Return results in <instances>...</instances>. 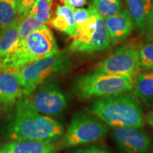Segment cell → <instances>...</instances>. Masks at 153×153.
Instances as JSON below:
<instances>
[{
    "label": "cell",
    "mask_w": 153,
    "mask_h": 153,
    "mask_svg": "<svg viewBox=\"0 0 153 153\" xmlns=\"http://www.w3.org/2000/svg\"><path fill=\"white\" fill-rule=\"evenodd\" d=\"M63 126L50 116L32 110L21 98L5 128L11 140H56L64 134Z\"/></svg>",
    "instance_id": "6da1fadb"
},
{
    "label": "cell",
    "mask_w": 153,
    "mask_h": 153,
    "mask_svg": "<svg viewBox=\"0 0 153 153\" xmlns=\"http://www.w3.org/2000/svg\"><path fill=\"white\" fill-rule=\"evenodd\" d=\"M89 110L111 127L140 128L145 123L140 101L128 93L101 97L91 105Z\"/></svg>",
    "instance_id": "7a4b0ae2"
},
{
    "label": "cell",
    "mask_w": 153,
    "mask_h": 153,
    "mask_svg": "<svg viewBox=\"0 0 153 153\" xmlns=\"http://www.w3.org/2000/svg\"><path fill=\"white\" fill-rule=\"evenodd\" d=\"M131 76L109 75L92 73L80 76L74 80L73 91L81 99L127 93L133 88Z\"/></svg>",
    "instance_id": "3957f363"
},
{
    "label": "cell",
    "mask_w": 153,
    "mask_h": 153,
    "mask_svg": "<svg viewBox=\"0 0 153 153\" xmlns=\"http://www.w3.org/2000/svg\"><path fill=\"white\" fill-rule=\"evenodd\" d=\"M68 57L63 52L53 56L26 65L14 72L16 74L24 90V96H28L40 85L57 74L68 71Z\"/></svg>",
    "instance_id": "277c9868"
},
{
    "label": "cell",
    "mask_w": 153,
    "mask_h": 153,
    "mask_svg": "<svg viewBox=\"0 0 153 153\" xmlns=\"http://www.w3.org/2000/svg\"><path fill=\"white\" fill-rule=\"evenodd\" d=\"M108 131L106 124L94 115L76 113L59 140V147L62 149L97 142L104 138Z\"/></svg>",
    "instance_id": "5b68a950"
},
{
    "label": "cell",
    "mask_w": 153,
    "mask_h": 153,
    "mask_svg": "<svg viewBox=\"0 0 153 153\" xmlns=\"http://www.w3.org/2000/svg\"><path fill=\"white\" fill-rule=\"evenodd\" d=\"M140 68L139 51L133 45L127 43L97 64L93 73L134 77Z\"/></svg>",
    "instance_id": "8992f818"
},
{
    "label": "cell",
    "mask_w": 153,
    "mask_h": 153,
    "mask_svg": "<svg viewBox=\"0 0 153 153\" xmlns=\"http://www.w3.org/2000/svg\"><path fill=\"white\" fill-rule=\"evenodd\" d=\"M22 99L32 110L47 116L61 114L68 103V97L54 84L43 86Z\"/></svg>",
    "instance_id": "52a82bcc"
},
{
    "label": "cell",
    "mask_w": 153,
    "mask_h": 153,
    "mask_svg": "<svg viewBox=\"0 0 153 153\" xmlns=\"http://www.w3.org/2000/svg\"><path fill=\"white\" fill-rule=\"evenodd\" d=\"M111 136L123 153H147L152 143L148 133L135 128H114Z\"/></svg>",
    "instance_id": "ba28073f"
},
{
    "label": "cell",
    "mask_w": 153,
    "mask_h": 153,
    "mask_svg": "<svg viewBox=\"0 0 153 153\" xmlns=\"http://www.w3.org/2000/svg\"><path fill=\"white\" fill-rule=\"evenodd\" d=\"M56 140H11L0 144V153H57L60 150Z\"/></svg>",
    "instance_id": "9c48e42d"
},
{
    "label": "cell",
    "mask_w": 153,
    "mask_h": 153,
    "mask_svg": "<svg viewBox=\"0 0 153 153\" xmlns=\"http://www.w3.org/2000/svg\"><path fill=\"white\" fill-rule=\"evenodd\" d=\"M24 97L19 77L14 72H0V107H9Z\"/></svg>",
    "instance_id": "30bf717a"
},
{
    "label": "cell",
    "mask_w": 153,
    "mask_h": 153,
    "mask_svg": "<svg viewBox=\"0 0 153 153\" xmlns=\"http://www.w3.org/2000/svg\"><path fill=\"white\" fill-rule=\"evenodd\" d=\"M105 21L113 44L120 43L128 37L133 32L135 24L127 9L120 11Z\"/></svg>",
    "instance_id": "8fae6325"
},
{
    "label": "cell",
    "mask_w": 153,
    "mask_h": 153,
    "mask_svg": "<svg viewBox=\"0 0 153 153\" xmlns=\"http://www.w3.org/2000/svg\"><path fill=\"white\" fill-rule=\"evenodd\" d=\"M24 17L19 16L14 23L4 28L0 38V58L16 51L19 43V28Z\"/></svg>",
    "instance_id": "7c38bea8"
},
{
    "label": "cell",
    "mask_w": 153,
    "mask_h": 153,
    "mask_svg": "<svg viewBox=\"0 0 153 153\" xmlns=\"http://www.w3.org/2000/svg\"><path fill=\"white\" fill-rule=\"evenodd\" d=\"M126 1L134 24L141 33H144L153 0H126Z\"/></svg>",
    "instance_id": "4fadbf2b"
},
{
    "label": "cell",
    "mask_w": 153,
    "mask_h": 153,
    "mask_svg": "<svg viewBox=\"0 0 153 153\" xmlns=\"http://www.w3.org/2000/svg\"><path fill=\"white\" fill-rule=\"evenodd\" d=\"M50 24L57 30L74 37L76 33L74 9L66 5L57 6L55 16L51 19Z\"/></svg>",
    "instance_id": "5bb4252c"
},
{
    "label": "cell",
    "mask_w": 153,
    "mask_h": 153,
    "mask_svg": "<svg viewBox=\"0 0 153 153\" xmlns=\"http://www.w3.org/2000/svg\"><path fill=\"white\" fill-rule=\"evenodd\" d=\"M132 91L133 96L139 101L153 107V72L137 75L133 82Z\"/></svg>",
    "instance_id": "9a60e30c"
},
{
    "label": "cell",
    "mask_w": 153,
    "mask_h": 153,
    "mask_svg": "<svg viewBox=\"0 0 153 153\" xmlns=\"http://www.w3.org/2000/svg\"><path fill=\"white\" fill-rule=\"evenodd\" d=\"M111 44V40L107 29L106 21L97 14V28L85 53L104 52L109 48Z\"/></svg>",
    "instance_id": "2e32d148"
},
{
    "label": "cell",
    "mask_w": 153,
    "mask_h": 153,
    "mask_svg": "<svg viewBox=\"0 0 153 153\" xmlns=\"http://www.w3.org/2000/svg\"><path fill=\"white\" fill-rule=\"evenodd\" d=\"M18 0H0V28L11 25L19 16Z\"/></svg>",
    "instance_id": "e0dca14e"
},
{
    "label": "cell",
    "mask_w": 153,
    "mask_h": 153,
    "mask_svg": "<svg viewBox=\"0 0 153 153\" xmlns=\"http://www.w3.org/2000/svg\"><path fill=\"white\" fill-rule=\"evenodd\" d=\"M90 7L99 16L106 20L121 10L120 0H91Z\"/></svg>",
    "instance_id": "ac0fdd59"
},
{
    "label": "cell",
    "mask_w": 153,
    "mask_h": 153,
    "mask_svg": "<svg viewBox=\"0 0 153 153\" xmlns=\"http://www.w3.org/2000/svg\"><path fill=\"white\" fill-rule=\"evenodd\" d=\"M53 0H38L34 4L29 12L30 16L36 18L42 24H49L51 22V9Z\"/></svg>",
    "instance_id": "d6986e66"
},
{
    "label": "cell",
    "mask_w": 153,
    "mask_h": 153,
    "mask_svg": "<svg viewBox=\"0 0 153 153\" xmlns=\"http://www.w3.org/2000/svg\"><path fill=\"white\" fill-rule=\"evenodd\" d=\"M46 26L45 25L42 24L41 22L34 17L27 14L24 17L22 21L19 28V45L22 44L28 36L30 35L32 32L35 31L36 30L41 29Z\"/></svg>",
    "instance_id": "ffe728a7"
},
{
    "label": "cell",
    "mask_w": 153,
    "mask_h": 153,
    "mask_svg": "<svg viewBox=\"0 0 153 153\" xmlns=\"http://www.w3.org/2000/svg\"><path fill=\"white\" fill-rule=\"evenodd\" d=\"M139 57L141 68L153 72V43L141 45L139 49Z\"/></svg>",
    "instance_id": "44dd1931"
},
{
    "label": "cell",
    "mask_w": 153,
    "mask_h": 153,
    "mask_svg": "<svg viewBox=\"0 0 153 153\" xmlns=\"http://www.w3.org/2000/svg\"><path fill=\"white\" fill-rule=\"evenodd\" d=\"M92 11L91 9H74V20L76 26V32L84 26L89 19L90 18Z\"/></svg>",
    "instance_id": "7402d4cb"
},
{
    "label": "cell",
    "mask_w": 153,
    "mask_h": 153,
    "mask_svg": "<svg viewBox=\"0 0 153 153\" xmlns=\"http://www.w3.org/2000/svg\"><path fill=\"white\" fill-rule=\"evenodd\" d=\"M68 153H111L106 148L98 146H89L86 148L74 149Z\"/></svg>",
    "instance_id": "603a6c76"
},
{
    "label": "cell",
    "mask_w": 153,
    "mask_h": 153,
    "mask_svg": "<svg viewBox=\"0 0 153 153\" xmlns=\"http://www.w3.org/2000/svg\"><path fill=\"white\" fill-rule=\"evenodd\" d=\"M38 0H20L19 5V14L22 17H25L29 12L30 9Z\"/></svg>",
    "instance_id": "cb8c5ba5"
},
{
    "label": "cell",
    "mask_w": 153,
    "mask_h": 153,
    "mask_svg": "<svg viewBox=\"0 0 153 153\" xmlns=\"http://www.w3.org/2000/svg\"><path fill=\"white\" fill-rule=\"evenodd\" d=\"M145 33H146L150 36V38L153 39V1L152 4V8H151L150 14H149L148 19V22H147Z\"/></svg>",
    "instance_id": "d4e9b609"
},
{
    "label": "cell",
    "mask_w": 153,
    "mask_h": 153,
    "mask_svg": "<svg viewBox=\"0 0 153 153\" xmlns=\"http://www.w3.org/2000/svg\"><path fill=\"white\" fill-rule=\"evenodd\" d=\"M65 5L72 9H76L81 7L87 3V0H63Z\"/></svg>",
    "instance_id": "484cf974"
},
{
    "label": "cell",
    "mask_w": 153,
    "mask_h": 153,
    "mask_svg": "<svg viewBox=\"0 0 153 153\" xmlns=\"http://www.w3.org/2000/svg\"><path fill=\"white\" fill-rule=\"evenodd\" d=\"M146 120L148 125L153 128V107L152 108V109L149 111L148 116L146 117Z\"/></svg>",
    "instance_id": "4316f807"
},
{
    "label": "cell",
    "mask_w": 153,
    "mask_h": 153,
    "mask_svg": "<svg viewBox=\"0 0 153 153\" xmlns=\"http://www.w3.org/2000/svg\"><path fill=\"white\" fill-rule=\"evenodd\" d=\"M2 29H1V28H0V38H1V33H2Z\"/></svg>",
    "instance_id": "83f0119b"
},
{
    "label": "cell",
    "mask_w": 153,
    "mask_h": 153,
    "mask_svg": "<svg viewBox=\"0 0 153 153\" xmlns=\"http://www.w3.org/2000/svg\"><path fill=\"white\" fill-rule=\"evenodd\" d=\"M18 1H19V2H20V0H18Z\"/></svg>",
    "instance_id": "f1b7e54d"
}]
</instances>
